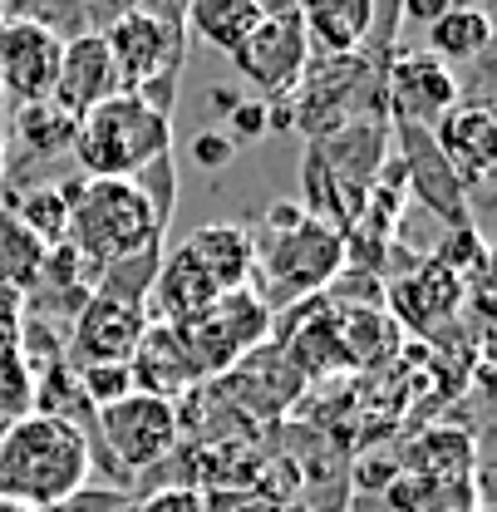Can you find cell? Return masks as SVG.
<instances>
[{
  "label": "cell",
  "instance_id": "6da1fadb",
  "mask_svg": "<svg viewBox=\"0 0 497 512\" xmlns=\"http://www.w3.org/2000/svg\"><path fill=\"white\" fill-rule=\"evenodd\" d=\"M94 444L79 424L55 414H25L0 429V498L30 512H55L84 493Z\"/></svg>",
  "mask_w": 497,
  "mask_h": 512
},
{
  "label": "cell",
  "instance_id": "7a4b0ae2",
  "mask_svg": "<svg viewBox=\"0 0 497 512\" xmlns=\"http://www.w3.org/2000/svg\"><path fill=\"white\" fill-rule=\"evenodd\" d=\"M163 217L153 207V197L143 192L138 178H84L74 183L69 197V227L64 242L79 252L89 266V276H99L104 266H119L128 256H143L163 247Z\"/></svg>",
  "mask_w": 497,
  "mask_h": 512
},
{
  "label": "cell",
  "instance_id": "3957f363",
  "mask_svg": "<svg viewBox=\"0 0 497 512\" xmlns=\"http://www.w3.org/2000/svg\"><path fill=\"white\" fill-rule=\"evenodd\" d=\"M350 261L345 227L311 217L301 202H276L266 212V232L256 242V276L266 281V306L271 301H311L335 286V276Z\"/></svg>",
  "mask_w": 497,
  "mask_h": 512
},
{
  "label": "cell",
  "instance_id": "277c9868",
  "mask_svg": "<svg viewBox=\"0 0 497 512\" xmlns=\"http://www.w3.org/2000/svg\"><path fill=\"white\" fill-rule=\"evenodd\" d=\"M168 148H173L168 109L128 89L94 104L74 124V143H69L84 178H143L153 163L168 158Z\"/></svg>",
  "mask_w": 497,
  "mask_h": 512
},
{
  "label": "cell",
  "instance_id": "5b68a950",
  "mask_svg": "<svg viewBox=\"0 0 497 512\" xmlns=\"http://www.w3.org/2000/svg\"><path fill=\"white\" fill-rule=\"evenodd\" d=\"M291 124L325 138L355 119H384V84L365 55H320L306 64L296 94L286 99Z\"/></svg>",
  "mask_w": 497,
  "mask_h": 512
},
{
  "label": "cell",
  "instance_id": "8992f818",
  "mask_svg": "<svg viewBox=\"0 0 497 512\" xmlns=\"http://www.w3.org/2000/svg\"><path fill=\"white\" fill-rule=\"evenodd\" d=\"M178 340H183L192 370L207 380V375H222V370H237V360H247L256 345H266L271 335V306L261 301V291H227L217 296L212 306H202L197 316H187L173 325Z\"/></svg>",
  "mask_w": 497,
  "mask_h": 512
},
{
  "label": "cell",
  "instance_id": "52a82bcc",
  "mask_svg": "<svg viewBox=\"0 0 497 512\" xmlns=\"http://www.w3.org/2000/svg\"><path fill=\"white\" fill-rule=\"evenodd\" d=\"M99 429H104V444L114 453V463L124 473H148L158 468L163 458H173L183 444V414L173 399L163 394H148V389H133L124 399L94 409Z\"/></svg>",
  "mask_w": 497,
  "mask_h": 512
},
{
  "label": "cell",
  "instance_id": "ba28073f",
  "mask_svg": "<svg viewBox=\"0 0 497 512\" xmlns=\"http://www.w3.org/2000/svg\"><path fill=\"white\" fill-rule=\"evenodd\" d=\"M311 60L315 50L306 40V30H301V20H296V10H291V15H261V25L232 55V69L256 89L251 99L281 104V99L296 94V84H301V74H306Z\"/></svg>",
  "mask_w": 497,
  "mask_h": 512
},
{
  "label": "cell",
  "instance_id": "9c48e42d",
  "mask_svg": "<svg viewBox=\"0 0 497 512\" xmlns=\"http://www.w3.org/2000/svg\"><path fill=\"white\" fill-rule=\"evenodd\" d=\"M104 45H109V60L119 69V84L128 94H148L153 84H168L183 64V40H178V25H168L163 15L143 10V5H128L124 15L99 30Z\"/></svg>",
  "mask_w": 497,
  "mask_h": 512
},
{
  "label": "cell",
  "instance_id": "30bf717a",
  "mask_svg": "<svg viewBox=\"0 0 497 512\" xmlns=\"http://www.w3.org/2000/svg\"><path fill=\"white\" fill-rule=\"evenodd\" d=\"M379 84H384V114L394 119V128H424L429 133L453 104H463L458 74L443 60H434L429 50L394 55L389 69L379 74Z\"/></svg>",
  "mask_w": 497,
  "mask_h": 512
},
{
  "label": "cell",
  "instance_id": "8fae6325",
  "mask_svg": "<svg viewBox=\"0 0 497 512\" xmlns=\"http://www.w3.org/2000/svg\"><path fill=\"white\" fill-rule=\"evenodd\" d=\"M143 330H148V311L143 306H128L114 296H89L74 325H69V355H74V370H89V365H128L143 345Z\"/></svg>",
  "mask_w": 497,
  "mask_h": 512
},
{
  "label": "cell",
  "instance_id": "7c38bea8",
  "mask_svg": "<svg viewBox=\"0 0 497 512\" xmlns=\"http://www.w3.org/2000/svg\"><path fill=\"white\" fill-rule=\"evenodd\" d=\"M64 40L40 20L0 25V89L15 104H50Z\"/></svg>",
  "mask_w": 497,
  "mask_h": 512
},
{
  "label": "cell",
  "instance_id": "4fadbf2b",
  "mask_svg": "<svg viewBox=\"0 0 497 512\" xmlns=\"http://www.w3.org/2000/svg\"><path fill=\"white\" fill-rule=\"evenodd\" d=\"M438 158L448 163V173L458 178V188L473 192L483 188L493 178V163H497V114L488 104H453L434 128Z\"/></svg>",
  "mask_w": 497,
  "mask_h": 512
},
{
  "label": "cell",
  "instance_id": "5bb4252c",
  "mask_svg": "<svg viewBox=\"0 0 497 512\" xmlns=\"http://www.w3.org/2000/svg\"><path fill=\"white\" fill-rule=\"evenodd\" d=\"M468 301V281L453 276L443 261H419L414 271H404L394 286H389V311L404 330H419V335H438L448 320L463 311Z\"/></svg>",
  "mask_w": 497,
  "mask_h": 512
},
{
  "label": "cell",
  "instance_id": "9a60e30c",
  "mask_svg": "<svg viewBox=\"0 0 497 512\" xmlns=\"http://www.w3.org/2000/svg\"><path fill=\"white\" fill-rule=\"evenodd\" d=\"M114 94H124V84H119V69H114V60H109L104 35L89 30V35L64 40L60 74H55V94H50V104L79 124L94 104H104V99H114Z\"/></svg>",
  "mask_w": 497,
  "mask_h": 512
},
{
  "label": "cell",
  "instance_id": "2e32d148",
  "mask_svg": "<svg viewBox=\"0 0 497 512\" xmlns=\"http://www.w3.org/2000/svg\"><path fill=\"white\" fill-rule=\"evenodd\" d=\"M178 256L217 296L247 291L251 276H256V237L247 227H237V222H202L192 237H183Z\"/></svg>",
  "mask_w": 497,
  "mask_h": 512
},
{
  "label": "cell",
  "instance_id": "e0dca14e",
  "mask_svg": "<svg viewBox=\"0 0 497 512\" xmlns=\"http://www.w3.org/2000/svg\"><path fill=\"white\" fill-rule=\"evenodd\" d=\"M296 20L320 55H360L374 35L379 0H296Z\"/></svg>",
  "mask_w": 497,
  "mask_h": 512
},
{
  "label": "cell",
  "instance_id": "ac0fdd59",
  "mask_svg": "<svg viewBox=\"0 0 497 512\" xmlns=\"http://www.w3.org/2000/svg\"><path fill=\"white\" fill-rule=\"evenodd\" d=\"M399 133V148H404V163H409V183H414V197L424 207H434L438 217L468 227V192L458 188V178L448 173V163L438 158L434 138L424 128H394Z\"/></svg>",
  "mask_w": 497,
  "mask_h": 512
},
{
  "label": "cell",
  "instance_id": "d6986e66",
  "mask_svg": "<svg viewBox=\"0 0 497 512\" xmlns=\"http://www.w3.org/2000/svg\"><path fill=\"white\" fill-rule=\"evenodd\" d=\"M128 370H133V384H138V389L163 394V399H173V394H183V389H192V384L202 380V375L192 370V360H187L178 330L163 325V320H148L143 345H138V355L128 360Z\"/></svg>",
  "mask_w": 497,
  "mask_h": 512
},
{
  "label": "cell",
  "instance_id": "ffe728a7",
  "mask_svg": "<svg viewBox=\"0 0 497 512\" xmlns=\"http://www.w3.org/2000/svg\"><path fill=\"white\" fill-rule=\"evenodd\" d=\"M394 512H483L478 478H419V473H399L384 488Z\"/></svg>",
  "mask_w": 497,
  "mask_h": 512
},
{
  "label": "cell",
  "instance_id": "44dd1931",
  "mask_svg": "<svg viewBox=\"0 0 497 512\" xmlns=\"http://www.w3.org/2000/svg\"><path fill=\"white\" fill-rule=\"evenodd\" d=\"M256 25H261V5L256 0H187V30L202 45L222 50L227 60L242 50V40Z\"/></svg>",
  "mask_w": 497,
  "mask_h": 512
},
{
  "label": "cell",
  "instance_id": "7402d4cb",
  "mask_svg": "<svg viewBox=\"0 0 497 512\" xmlns=\"http://www.w3.org/2000/svg\"><path fill=\"white\" fill-rule=\"evenodd\" d=\"M286 360L296 365V375H330L340 365H350V350H345V320L335 311H311V316L296 325L291 345H286Z\"/></svg>",
  "mask_w": 497,
  "mask_h": 512
},
{
  "label": "cell",
  "instance_id": "603a6c76",
  "mask_svg": "<svg viewBox=\"0 0 497 512\" xmlns=\"http://www.w3.org/2000/svg\"><path fill=\"white\" fill-rule=\"evenodd\" d=\"M493 45V15L483 5H453L443 20L429 25V55L443 60L448 69L468 60H483Z\"/></svg>",
  "mask_w": 497,
  "mask_h": 512
},
{
  "label": "cell",
  "instance_id": "cb8c5ba5",
  "mask_svg": "<svg viewBox=\"0 0 497 512\" xmlns=\"http://www.w3.org/2000/svg\"><path fill=\"white\" fill-rule=\"evenodd\" d=\"M419 478H478V444L468 429H429L409 448V468Z\"/></svg>",
  "mask_w": 497,
  "mask_h": 512
},
{
  "label": "cell",
  "instance_id": "d4e9b609",
  "mask_svg": "<svg viewBox=\"0 0 497 512\" xmlns=\"http://www.w3.org/2000/svg\"><path fill=\"white\" fill-rule=\"evenodd\" d=\"M79 183V178H74ZM74 183H40V188H25L15 192L5 202V212L45 247H60L64 242V227H69V197H74Z\"/></svg>",
  "mask_w": 497,
  "mask_h": 512
},
{
  "label": "cell",
  "instance_id": "484cf974",
  "mask_svg": "<svg viewBox=\"0 0 497 512\" xmlns=\"http://www.w3.org/2000/svg\"><path fill=\"white\" fill-rule=\"evenodd\" d=\"M45 242H35L5 207H0V286H10V291H35V281H40V266H45Z\"/></svg>",
  "mask_w": 497,
  "mask_h": 512
},
{
  "label": "cell",
  "instance_id": "4316f807",
  "mask_svg": "<svg viewBox=\"0 0 497 512\" xmlns=\"http://www.w3.org/2000/svg\"><path fill=\"white\" fill-rule=\"evenodd\" d=\"M35 414V360L25 345H0V429Z\"/></svg>",
  "mask_w": 497,
  "mask_h": 512
},
{
  "label": "cell",
  "instance_id": "83f0119b",
  "mask_svg": "<svg viewBox=\"0 0 497 512\" xmlns=\"http://www.w3.org/2000/svg\"><path fill=\"white\" fill-rule=\"evenodd\" d=\"M15 128H20V138H25V148L35 158H60L64 148L74 143V119L60 114L55 104H25Z\"/></svg>",
  "mask_w": 497,
  "mask_h": 512
},
{
  "label": "cell",
  "instance_id": "f1b7e54d",
  "mask_svg": "<svg viewBox=\"0 0 497 512\" xmlns=\"http://www.w3.org/2000/svg\"><path fill=\"white\" fill-rule=\"evenodd\" d=\"M74 380H79V394L89 399V409H104L138 389L128 365H89V370H74Z\"/></svg>",
  "mask_w": 497,
  "mask_h": 512
},
{
  "label": "cell",
  "instance_id": "f546056e",
  "mask_svg": "<svg viewBox=\"0 0 497 512\" xmlns=\"http://www.w3.org/2000/svg\"><path fill=\"white\" fill-rule=\"evenodd\" d=\"M133 512H207V498L197 488H158L143 503H133Z\"/></svg>",
  "mask_w": 497,
  "mask_h": 512
},
{
  "label": "cell",
  "instance_id": "4dcf8cb0",
  "mask_svg": "<svg viewBox=\"0 0 497 512\" xmlns=\"http://www.w3.org/2000/svg\"><path fill=\"white\" fill-rule=\"evenodd\" d=\"M232 158H237V143H232L227 133L202 128V133L192 138V163H197V168H227Z\"/></svg>",
  "mask_w": 497,
  "mask_h": 512
},
{
  "label": "cell",
  "instance_id": "1f68e13d",
  "mask_svg": "<svg viewBox=\"0 0 497 512\" xmlns=\"http://www.w3.org/2000/svg\"><path fill=\"white\" fill-rule=\"evenodd\" d=\"M227 114H232V119H227V124H232L227 138H232V143H256V138L266 133V104H261V99H237Z\"/></svg>",
  "mask_w": 497,
  "mask_h": 512
},
{
  "label": "cell",
  "instance_id": "d6a6232c",
  "mask_svg": "<svg viewBox=\"0 0 497 512\" xmlns=\"http://www.w3.org/2000/svg\"><path fill=\"white\" fill-rule=\"evenodd\" d=\"M453 5H458V0H404L399 15H404V25H424V30H429L434 20H443V15L453 10Z\"/></svg>",
  "mask_w": 497,
  "mask_h": 512
},
{
  "label": "cell",
  "instance_id": "836d02e7",
  "mask_svg": "<svg viewBox=\"0 0 497 512\" xmlns=\"http://www.w3.org/2000/svg\"><path fill=\"white\" fill-rule=\"evenodd\" d=\"M261 5V15H291L296 10V0H256Z\"/></svg>",
  "mask_w": 497,
  "mask_h": 512
},
{
  "label": "cell",
  "instance_id": "e575fe53",
  "mask_svg": "<svg viewBox=\"0 0 497 512\" xmlns=\"http://www.w3.org/2000/svg\"><path fill=\"white\" fill-rule=\"evenodd\" d=\"M0 512H30V508H20V503H10V498H0Z\"/></svg>",
  "mask_w": 497,
  "mask_h": 512
}]
</instances>
